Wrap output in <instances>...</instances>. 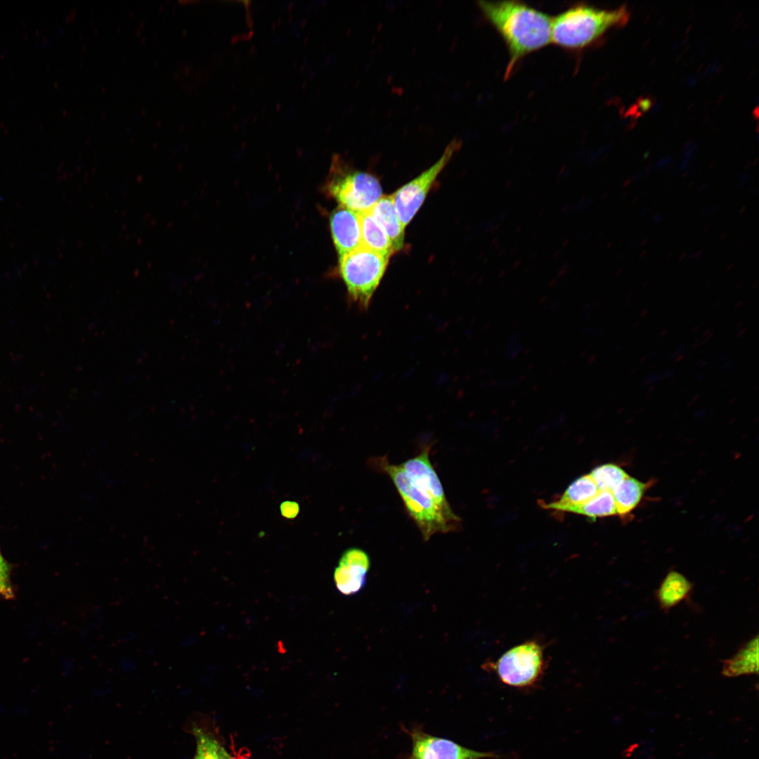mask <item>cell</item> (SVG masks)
Masks as SVG:
<instances>
[{"mask_svg":"<svg viewBox=\"0 0 759 759\" xmlns=\"http://www.w3.org/2000/svg\"><path fill=\"white\" fill-rule=\"evenodd\" d=\"M372 462L393 482L423 540L461 528V519L452 510L428 455L413 457L403 467L389 462L387 457L372 458Z\"/></svg>","mask_w":759,"mask_h":759,"instance_id":"cell-1","label":"cell"},{"mask_svg":"<svg viewBox=\"0 0 759 759\" xmlns=\"http://www.w3.org/2000/svg\"><path fill=\"white\" fill-rule=\"evenodd\" d=\"M477 4L507 46L509 60L505 79L524 57L552 42V18L545 13L519 1H479Z\"/></svg>","mask_w":759,"mask_h":759,"instance_id":"cell-2","label":"cell"},{"mask_svg":"<svg viewBox=\"0 0 759 759\" xmlns=\"http://www.w3.org/2000/svg\"><path fill=\"white\" fill-rule=\"evenodd\" d=\"M625 7L606 10L578 4L552 19V42L568 50H581L599 39L610 28L628 18Z\"/></svg>","mask_w":759,"mask_h":759,"instance_id":"cell-3","label":"cell"},{"mask_svg":"<svg viewBox=\"0 0 759 759\" xmlns=\"http://www.w3.org/2000/svg\"><path fill=\"white\" fill-rule=\"evenodd\" d=\"M389 258L365 247L339 257V271L351 304L368 309L387 269Z\"/></svg>","mask_w":759,"mask_h":759,"instance_id":"cell-4","label":"cell"},{"mask_svg":"<svg viewBox=\"0 0 759 759\" xmlns=\"http://www.w3.org/2000/svg\"><path fill=\"white\" fill-rule=\"evenodd\" d=\"M545 663V647L531 640L510 648L488 666L505 685L528 689L541 680Z\"/></svg>","mask_w":759,"mask_h":759,"instance_id":"cell-5","label":"cell"},{"mask_svg":"<svg viewBox=\"0 0 759 759\" xmlns=\"http://www.w3.org/2000/svg\"><path fill=\"white\" fill-rule=\"evenodd\" d=\"M336 174L338 175L330 181L328 190L341 206L363 212L370 210L382 196L379 181L370 174L348 169H341Z\"/></svg>","mask_w":759,"mask_h":759,"instance_id":"cell-6","label":"cell"},{"mask_svg":"<svg viewBox=\"0 0 759 759\" xmlns=\"http://www.w3.org/2000/svg\"><path fill=\"white\" fill-rule=\"evenodd\" d=\"M460 147L461 141L453 139L434 165L391 195L396 212L404 228L420 208L436 177Z\"/></svg>","mask_w":759,"mask_h":759,"instance_id":"cell-7","label":"cell"},{"mask_svg":"<svg viewBox=\"0 0 759 759\" xmlns=\"http://www.w3.org/2000/svg\"><path fill=\"white\" fill-rule=\"evenodd\" d=\"M411 740V748L403 759H496L493 752H482L466 748L454 741L432 735L422 725L402 727Z\"/></svg>","mask_w":759,"mask_h":759,"instance_id":"cell-8","label":"cell"},{"mask_svg":"<svg viewBox=\"0 0 759 759\" xmlns=\"http://www.w3.org/2000/svg\"><path fill=\"white\" fill-rule=\"evenodd\" d=\"M370 566L369 556L364 550L357 547L346 550L334 573L338 590L346 595L361 590L365 584Z\"/></svg>","mask_w":759,"mask_h":759,"instance_id":"cell-9","label":"cell"},{"mask_svg":"<svg viewBox=\"0 0 759 759\" xmlns=\"http://www.w3.org/2000/svg\"><path fill=\"white\" fill-rule=\"evenodd\" d=\"M330 224L332 240L339 257L362 246L358 212L340 205L332 212Z\"/></svg>","mask_w":759,"mask_h":759,"instance_id":"cell-10","label":"cell"},{"mask_svg":"<svg viewBox=\"0 0 759 759\" xmlns=\"http://www.w3.org/2000/svg\"><path fill=\"white\" fill-rule=\"evenodd\" d=\"M375 219L391 241L394 252L404 246V229L391 195H382L370 209Z\"/></svg>","mask_w":759,"mask_h":759,"instance_id":"cell-11","label":"cell"},{"mask_svg":"<svg viewBox=\"0 0 759 759\" xmlns=\"http://www.w3.org/2000/svg\"><path fill=\"white\" fill-rule=\"evenodd\" d=\"M599 492L595 483L588 474L574 480L558 500L550 502H540V506L546 510L564 512L570 507L588 501Z\"/></svg>","mask_w":759,"mask_h":759,"instance_id":"cell-12","label":"cell"},{"mask_svg":"<svg viewBox=\"0 0 759 759\" xmlns=\"http://www.w3.org/2000/svg\"><path fill=\"white\" fill-rule=\"evenodd\" d=\"M693 588V584L682 573L673 570L662 580L656 597L659 606L665 611L685 600Z\"/></svg>","mask_w":759,"mask_h":759,"instance_id":"cell-13","label":"cell"},{"mask_svg":"<svg viewBox=\"0 0 759 759\" xmlns=\"http://www.w3.org/2000/svg\"><path fill=\"white\" fill-rule=\"evenodd\" d=\"M758 636L750 640L736 654L726 659L722 665V673L729 677L758 673Z\"/></svg>","mask_w":759,"mask_h":759,"instance_id":"cell-14","label":"cell"},{"mask_svg":"<svg viewBox=\"0 0 759 759\" xmlns=\"http://www.w3.org/2000/svg\"><path fill=\"white\" fill-rule=\"evenodd\" d=\"M362 246L389 259L394 252L390 240L370 212H360Z\"/></svg>","mask_w":759,"mask_h":759,"instance_id":"cell-15","label":"cell"},{"mask_svg":"<svg viewBox=\"0 0 759 759\" xmlns=\"http://www.w3.org/2000/svg\"><path fill=\"white\" fill-rule=\"evenodd\" d=\"M648 484L628 476L612 491L617 514L625 517L640 504Z\"/></svg>","mask_w":759,"mask_h":759,"instance_id":"cell-16","label":"cell"},{"mask_svg":"<svg viewBox=\"0 0 759 759\" xmlns=\"http://www.w3.org/2000/svg\"><path fill=\"white\" fill-rule=\"evenodd\" d=\"M564 512L584 515L594 519L617 514L614 499L611 491H599L588 501L567 508Z\"/></svg>","mask_w":759,"mask_h":759,"instance_id":"cell-17","label":"cell"},{"mask_svg":"<svg viewBox=\"0 0 759 759\" xmlns=\"http://www.w3.org/2000/svg\"><path fill=\"white\" fill-rule=\"evenodd\" d=\"M192 732L196 739V753L193 759H231V756L212 735L195 726Z\"/></svg>","mask_w":759,"mask_h":759,"instance_id":"cell-18","label":"cell"},{"mask_svg":"<svg viewBox=\"0 0 759 759\" xmlns=\"http://www.w3.org/2000/svg\"><path fill=\"white\" fill-rule=\"evenodd\" d=\"M589 475L599 491H612L629 475L617 465L606 463L595 467Z\"/></svg>","mask_w":759,"mask_h":759,"instance_id":"cell-19","label":"cell"},{"mask_svg":"<svg viewBox=\"0 0 759 759\" xmlns=\"http://www.w3.org/2000/svg\"><path fill=\"white\" fill-rule=\"evenodd\" d=\"M10 573L8 564L0 552V594L7 599L14 597Z\"/></svg>","mask_w":759,"mask_h":759,"instance_id":"cell-20","label":"cell"},{"mask_svg":"<svg viewBox=\"0 0 759 759\" xmlns=\"http://www.w3.org/2000/svg\"><path fill=\"white\" fill-rule=\"evenodd\" d=\"M523 349V342L520 336L514 334L508 341L505 355L509 359H515L521 353Z\"/></svg>","mask_w":759,"mask_h":759,"instance_id":"cell-21","label":"cell"},{"mask_svg":"<svg viewBox=\"0 0 759 759\" xmlns=\"http://www.w3.org/2000/svg\"><path fill=\"white\" fill-rule=\"evenodd\" d=\"M231 759H236V758H231Z\"/></svg>","mask_w":759,"mask_h":759,"instance_id":"cell-22","label":"cell"}]
</instances>
